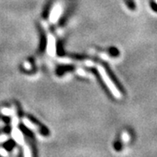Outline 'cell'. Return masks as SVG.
I'll return each mask as SVG.
<instances>
[{
	"instance_id": "8",
	"label": "cell",
	"mask_w": 157,
	"mask_h": 157,
	"mask_svg": "<svg viewBox=\"0 0 157 157\" xmlns=\"http://www.w3.org/2000/svg\"><path fill=\"white\" fill-rule=\"evenodd\" d=\"M127 2H128V6L129 9H131L133 11L135 10V4L134 0H128Z\"/></svg>"
},
{
	"instance_id": "4",
	"label": "cell",
	"mask_w": 157,
	"mask_h": 157,
	"mask_svg": "<svg viewBox=\"0 0 157 157\" xmlns=\"http://www.w3.org/2000/svg\"><path fill=\"white\" fill-rule=\"evenodd\" d=\"M11 136L19 145H23V146L25 145V139H24L23 134L20 130H18L17 127H13L12 132H11Z\"/></svg>"
},
{
	"instance_id": "6",
	"label": "cell",
	"mask_w": 157,
	"mask_h": 157,
	"mask_svg": "<svg viewBox=\"0 0 157 157\" xmlns=\"http://www.w3.org/2000/svg\"><path fill=\"white\" fill-rule=\"evenodd\" d=\"M1 113L6 115V116H14L15 115V110L14 109H11V108H3L1 110Z\"/></svg>"
},
{
	"instance_id": "5",
	"label": "cell",
	"mask_w": 157,
	"mask_h": 157,
	"mask_svg": "<svg viewBox=\"0 0 157 157\" xmlns=\"http://www.w3.org/2000/svg\"><path fill=\"white\" fill-rule=\"evenodd\" d=\"M23 123L25 124V127H27V128H28L29 129H31V130H33V131H38V130H39L38 126L33 123L30 120L26 119V118H23Z\"/></svg>"
},
{
	"instance_id": "3",
	"label": "cell",
	"mask_w": 157,
	"mask_h": 157,
	"mask_svg": "<svg viewBox=\"0 0 157 157\" xmlns=\"http://www.w3.org/2000/svg\"><path fill=\"white\" fill-rule=\"evenodd\" d=\"M62 13V7L59 4H57L52 7V11H51L50 16H49V21L52 24H55L58 22V20L59 19V17L61 16Z\"/></svg>"
},
{
	"instance_id": "11",
	"label": "cell",
	"mask_w": 157,
	"mask_h": 157,
	"mask_svg": "<svg viewBox=\"0 0 157 157\" xmlns=\"http://www.w3.org/2000/svg\"><path fill=\"white\" fill-rule=\"evenodd\" d=\"M24 67H25V69H31V65H30L29 63H27V62H25V63L24 64Z\"/></svg>"
},
{
	"instance_id": "2",
	"label": "cell",
	"mask_w": 157,
	"mask_h": 157,
	"mask_svg": "<svg viewBox=\"0 0 157 157\" xmlns=\"http://www.w3.org/2000/svg\"><path fill=\"white\" fill-rule=\"evenodd\" d=\"M47 37V45H46V51L49 56L54 57L56 54V39L52 34L47 31L46 33Z\"/></svg>"
},
{
	"instance_id": "1",
	"label": "cell",
	"mask_w": 157,
	"mask_h": 157,
	"mask_svg": "<svg viewBox=\"0 0 157 157\" xmlns=\"http://www.w3.org/2000/svg\"><path fill=\"white\" fill-rule=\"evenodd\" d=\"M98 69H99V72H100V73H101V78H102V79H103L104 83L107 86L108 89L112 92V94H113V95L115 96V97H117V98L121 97V94H120V92L118 91V89L116 88V86H115V85L113 84V82L111 80V78H109V76L107 75L106 70L102 67H101V66H99V67H98Z\"/></svg>"
},
{
	"instance_id": "9",
	"label": "cell",
	"mask_w": 157,
	"mask_h": 157,
	"mask_svg": "<svg viewBox=\"0 0 157 157\" xmlns=\"http://www.w3.org/2000/svg\"><path fill=\"white\" fill-rule=\"evenodd\" d=\"M0 155H3V156H7V155H8V153H7V151H6V149L0 148Z\"/></svg>"
},
{
	"instance_id": "7",
	"label": "cell",
	"mask_w": 157,
	"mask_h": 157,
	"mask_svg": "<svg viewBox=\"0 0 157 157\" xmlns=\"http://www.w3.org/2000/svg\"><path fill=\"white\" fill-rule=\"evenodd\" d=\"M24 155H25V156H31L32 155V153H31V150H30V148H29L28 146H25V145H24Z\"/></svg>"
},
{
	"instance_id": "10",
	"label": "cell",
	"mask_w": 157,
	"mask_h": 157,
	"mask_svg": "<svg viewBox=\"0 0 157 157\" xmlns=\"http://www.w3.org/2000/svg\"><path fill=\"white\" fill-rule=\"evenodd\" d=\"M7 140H8V136L7 135H1L0 136V143L4 142V141H6Z\"/></svg>"
}]
</instances>
